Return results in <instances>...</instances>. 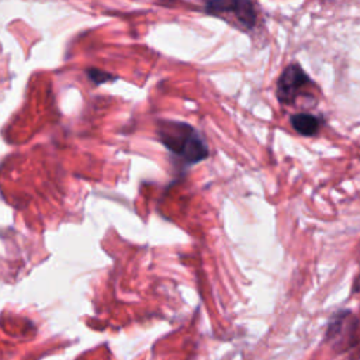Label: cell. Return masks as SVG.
I'll use <instances>...</instances> for the list:
<instances>
[{
	"label": "cell",
	"mask_w": 360,
	"mask_h": 360,
	"mask_svg": "<svg viewBox=\"0 0 360 360\" xmlns=\"http://www.w3.org/2000/svg\"><path fill=\"white\" fill-rule=\"evenodd\" d=\"M158 135L160 142L186 163H197L208 156V148L200 132L179 121H163L159 124Z\"/></svg>",
	"instance_id": "6da1fadb"
},
{
	"label": "cell",
	"mask_w": 360,
	"mask_h": 360,
	"mask_svg": "<svg viewBox=\"0 0 360 360\" xmlns=\"http://www.w3.org/2000/svg\"><path fill=\"white\" fill-rule=\"evenodd\" d=\"M205 10L218 17L232 15L243 30L252 28L257 17L250 0H210Z\"/></svg>",
	"instance_id": "7a4b0ae2"
},
{
	"label": "cell",
	"mask_w": 360,
	"mask_h": 360,
	"mask_svg": "<svg viewBox=\"0 0 360 360\" xmlns=\"http://www.w3.org/2000/svg\"><path fill=\"white\" fill-rule=\"evenodd\" d=\"M311 83L308 75L298 66H287L277 82V97L284 104H291Z\"/></svg>",
	"instance_id": "3957f363"
},
{
	"label": "cell",
	"mask_w": 360,
	"mask_h": 360,
	"mask_svg": "<svg viewBox=\"0 0 360 360\" xmlns=\"http://www.w3.org/2000/svg\"><path fill=\"white\" fill-rule=\"evenodd\" d=\"M356 328V318L350 312H342L330 322L328 335L333 342H338V345H352L350 342L354 336Z\"/></svg>",
	"instance_id": "277c9868"
},
{
	"label": "cell",
	"mask_w": 360,
	"mask_h": 360,
	"mask_svg": "<svg viewBox=\"0 0 360 360\" xmlns=\"http://www.w3.org/2000/svg\"><path fill=\"white\" fill-rule=\"evenodd\" d=\"M319 120L312 115V114H307V112H300V114H294L291 117V125L292 128L305 136L314 135L318 132L319 129Z\"/></svg>",
	"instance_id": "5b68a950"
},
{
	"label": "cell",
	"mask_w": 360,
	"mask_h": 360,
	"mask_svg": "<svg viewBox=\"0 0 360 360\" xmlns=\"http://www.w3.org/2000/svg\"><path fill=\"white\" fill-rule=\"evenodd\" d=\"M87 75H89L90 80H91V82H94V83H97V84L114 80V76H112L111 73H107V72H104V70L94 69V68L89 69V70H87Z\"/></svg>",
	"instance_id": "8992f818"
}]
</instances>
